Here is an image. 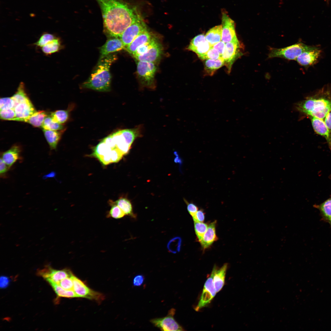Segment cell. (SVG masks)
Listing matches in <instances>:
<instances>
[{
	"label": "cell",
	"mask_w": 331,
	"mask_h": 331,
	"mask_svg": "<svg viewBox=\"0 0 331 331\" xmlns=\"http://www.w3.org/2000/svg\"><path fill=\"white\" fill-rule=\"evenodd\" d=\"M112 202L119 206L125 215L128 216L134 219L136 218V215L133 212L132 204L130 201L127 199L121 197L115 202Z\"/></svg>",
	"instance_id": "27"
},
{
	"label": "cell",
	"mask_w": 331,
	"mask_h": 331,
	"mask_svg": "<svg viewBox=\"0 0 331 331\" xmlns=\"http://www.w3.org/2000/svg\"><path fill=\"white\" fill-rule=\"evenodd\" d=\"M41 127L43 129L53 131L61 130L63 129L62 124L54 121L50 115L45 118Z\"/></svg>",
	"instance_id": "32"
},
{
	"label": "cell",
	"mask_w": 331,
	"mask_h": 331,
	"mask_svg": "<svg viewBox=\"0 0 331 331\" xmlns=\"http://www.w3.org/2000/svg\"><path fill=\"white\" fill-rule=\"evenodd\" d=\"M52 286L54 291L59 297L72 298L78 297L73 290H66L58 284L51 283H49Z\"/></svg>",
	"instance_id": "30"
},
{
	"label": "cell",
	"mask_w": 331,
	"mask_h": 331,
	"mask_svg": "<svg viewBox=\"0 0 331 331\" xmlns=\"http://www.w3.org/2000/svg\"><path fill=\"white\" fill-rule=\"evenodd\" d=\"M205 37L211 47L219 42L222 38V25H217L211 28L207 32Z\"/></svg>",
	"instance_id": "24"
},
{
	"label": "cell",
	"mask_w": 331,
	"mask_h": 331,
	"mask_svg": "<svg viewBox=\"0 0 331 331\" xmlns=\"http://www.w3.org/2000/svg\"><path fill=\"white\" fill-rule=\"evenodd\" d=\"M48 116L47 113L44 111H37L31 116L20 121L29 123L36 127H41L45 118Z\"/></svg>",
	"instance_id": "26"
},
{
	"label": "cell",
	"mask_w": 331,
	"mask_h": 331,
	"mask_svg": "<svg viewBox=\"0 0 331 331\" xmlns=\"http://www.w3.org/2000/svg\"><path fill=\"white\" fill-rule=\"evenodd\" d=\"M162 52V45L158 41L144 54L134 57L137 61L156 63L160 59Z\"/></svg>",
	"instance_id": "15"
},
{
	"label": "cell",
	"mask_w": 331,
	"mask_h": 331,
	"mask_svg": "<svg viewBox=\"0 0 331 331\" xmlns=\"http://www.w3.org/2000/svg\"><path fill=\"white\" fill-rule=\"evenodd\" d=\"M38 274L49 283L58 284L62 280L72 276L73 274L71 270L65 268L61 270L53 269L49 265L39 270Z\"/></svg>",
	"instance_id": "10"
},
{
	"label": "cell",
	"mask_w": 331,
	"mask_h": 331,
	"mask_svg": "<svg viewBox=\"0 0 331 331\" xmlns=\"http://www.w3.org/2000/svg\"><path fill=\"white\" fill-rule=\"evenodd\" d=\"M321 50L316 47L308 46L297 58L296 60L300 65L306 68L316 63L321 53Z\"/></svg>",
	"instance_id": "11"
},
{
	"label": "cell",
	"mask_w": 331,
	"mask_h": 331,
	"mask_svg": "<svg viewBox=\"0 0 331 331\" xmlns=\"http://www.w3.org/2000/svg\"><path fill=\"white\" fill-rule=\"evenodd\" d=\"M10 168L1 158L0 161V173L1 175L5 174L8 170Z\"/></svg>",
	"instance_id": "52"
},
{
	"label": "cell",
	"mask_w": 331,
	"mask_h": 331,
	"mask_svg": "<svg viewBox=\"0 0 331 331\" xmlns=\"http://www.w3.org/2000/svg\"><path fill=\"white\" fill-rule=\"evenodd\" d=\"M116 59V55L112 53L99 59L96 68L82 87L100 92L110 91L111 79L110 68Z\"/></svg>",
	"instance_id": "2"
},
{
	"label": "cell",
	"mask_w": 331,
	"mask_h": 331,
	"mask_svg": "<svg viewBox=\"0 0 331 331\" xmlns=\"http://www.w3.org/2000/svg\"><path fill=\"white\" fill-rule=\"evenodd\" d=\"M224 65L222 57L216 59L207 60L204 65V72L205 75L212 76L219 69Z\"/></svg>",
	"instance_id": "23"
},
{
	"label": "cell",
	"mask_w": 331,
	"mask_h": 331,
	"mask_svg": "<svg viewBox=\"0 0 331 331\" xmlns=\"http://www.w3.org/2000/svg\"><path fill=\"white\" fill-rule=\"evenodd\" d=\"M313 206L319 211L321 220L328 223L331 230V197L321 204Z\"/></svg>",
	"instance_id": "22"
},
{
	"label": "cell",
	"mask_w": 331,
	"mask_h": 331,
	"mask_svg": "<svg viewBox=\"0 0 331 331\" xmlns=\"http://www.w3.org/2000/svg\"><path fill=\"white\" fill-rule=\"evenodd\" d=\"M123 49H125V47L120 37H109L105 43L100 48L99 59Z\"/></svg>",
	"instance_id": "14"
},
{
	"label": "cell",
	"mask_w": 331,
	"mask_h": 331,
	"mask_svg": "<svg viewBox=\"0 0 331 331\" xmlns=\"http://www.w3.org/2000/svg\"><path fill=\"white\" fill-rule=\"evenodd\" d=\"M221 25L222 41L226 43L237 39L234 22L223 11L222 13Z\"/></svg>",
	"instance_id": "12"
},
{
	"label": "cell",
	"mask_w": 331,
	"mask_h": 331,
	"mask_svg": "<svg viewBox=\"0 0 331 331\" xmlns=\"http://www.w3.org/2000/svg\"><path fill=\"white\" fill-rule=\"evenodd\" d=\"M145 280V277L142 274H138L136 275L133 278L132 283L134 286L140 287L143 283Z\"/></svg>",
	"instance_id": "47"
},
{
	"label": "cell",
	"mask_w": 331,
	"mask_h": 331,
	"mask_svg": "<svg viewBox=\"0 0 331 331\" xmlns=\"http://www.w3.org/2000/svg\"><path fill=\"white\" fill-rule=\"evenodd\" d=\"M192 218L194 222H203L205 219L204 211L202 209L198 210Z\"/></svg>",
	"instance_id": "48"
},
{
	"label": "cell",
	"mask_w": 331,
	"mask_h": 331,
	"mask_svg": "<svg viewBox=\"0 0 331 331\" xmlns=\"http://www.w3.org/2000/svg\"><path fill=\"white\" fill-rule=\"evenodd\" d=\"M123 155V154L118 149H112L110 152L112 163L118 162L122 159Z\"/></svg>",
	"instance_id": "45"
},
{
	"label": "cell",
	"mask_w": 331,
	"mask_h": 331,
	"mask_svg": "<svg viewBox=\"0 0 331 331\" xmlns=\"http://www.w3.org/2000/svg\"><path fill=\"white\" fill-rule=\"evenodd\" d=\"M0 118L3 120H13L16 116L13 109L0 110Z\"/></svg>",
	"instance_id": "42"
},
{
	"label": "cell",
	"mask_w": 331,
	"mask_h": 331,
	"mask_svg": "<svg viewBox=\"0 0 331 331\" xmlns=\"http://www.w3.org/2000/svg\"><path fill=\"white\" fill-rule=\"evenodd\" d=\"M146 30V24L139 16L124 31L120 37L125 49L138 36Z\"/></svg>",
	"instance_id": "8"
},
{
	"label": "cell",
	"mask_w": 331,
	"mask_h": 331,
	"mask_svg": "<svg viewBox=\"0 0 331 331\" xmlns=\"http://www.w3.org/2000/svg\"><path fill=\"white\" fill-rule=\"evenodd\" d=\"M216 222L211 223L202 239L200 242L203 248L205 249L208 248L217 239L215 231Z\"/></svg>",
	"instance_id": "20"
},
{
	"label": "cell",
	"mask_w": 331,
	"mask_h": 331,
	"mask_svg": "<svg viewBox=\"0 0 331 331\" xmlns=\"http://www.w3.org/2000/svg\"><path fill=\"white\" fill-rule=\"evenodd\" d=\"M50 116L54 121L63 124L65 123L68 119L69 110H56L51 112Z\"/></svg>",
	"instance_id": "31"
},
{
	"label": "cell",
	"mask_w": 331,
	"mask_h": 331,
	"mask_svg": "<svg viewBox=\"0 0 331 331\" xmlns=\"http://www.w3.org/2000/svg\"><path fill=\"white\" fill-rule=\"evenodd\" d=\"M13 109L16 116L13 120L19 121L29 117L37 111L30 100L18 104Z\"/></svg>",
	"instance_id": "16"
},
{
	"label": "cell",
	"mask_w": 331,
	"mask_h": 331,
	"mask_svg": "<svg viewBox=\"0 0 331 331\" xmlns=\"http://www.w3.org/2000/svg\"><path fill=\"white\" fill-rule=\"evenodd\" d=\"M202 60L216 59L222 57L219 52L212 47L204 55L198 56Z\"/></svg>",
	"instance_id": "39"
},
{
	"label": "cell",
	"mask_w": 331,
	"mask_h": 331,
	"mask_svg": "<svg viewBox=\"0 0 331 331\" xmlns=\"http://www.w3.org/2000/svg\"><path fill=\"white\" fill-rule=\"evenodd\" d=\"M295 108L301 113L323 120L331 109V95L329 90H321L297 103Z\"/></svg>",
	"instance_id": "3"
},
{
	"label": "cell",
	"mask_w": 331,
	"mask_h": 331,
	"mask_svg": "<svg viewBox=\"0 0 331 331\" xmlns=\"http://www.w3.org/2000/svg\"><path fill=\"white\" fill-rule=\"evenodd\" d=\"M175 312V310L172 308L169 310L166 316L153 318L150 321L155 327L162 331H184L183 327L174 318Z\"/></svg>",
	"instance_id": "9"
},
{
	"label": "cell",
	"mask_w": 331,
	"mask_h": 331,
	"mask_svg": "<svg viewBox=\"0 0 331 331\" xmlns=\"http://www.w3.org/2000/svg\"><path fill=\"white\" fill-rule=\"evenodd\" d=\"M60 40L58 37L50 42L41 48L42 52L46 55H49L59 51L62 48Z\"/></svg>",
	"instance_id": "28"
},
{
	"label": "cell",
	"mask_w": 331,
	"mask_h": 331,
	"mask_svg": "<svg viewBox=\"0 0 331 331\" xmlns=\"http://www.w3.org/2000/svg\"><path fill=\"white\" fill-rule=\"evenodd\" d=\"M308 45L298 42L286 47L276 48H271L268 55V58L279 57L290 60H296L299 56Z\"/></svg>",
	"instance_id": "5"
},
{
	"label": "cell",
	"mask_w": 331,
	"mask_h": 331,
	"mask_svg": "<svg viewBox=\"0 0 331 331\" xmlns=\"http://www.w3.org/2000/svg\"><path fill=\"white\" fill-rule=\"evenodd\" d=\"M14 103L11 97L1 98L0 100V110L13 109Z\"/></svg>",
	"instance_id": "40"
},
{
	"label": "cell",
	"mask_w": 331,
	"mask_h": 331,
	"mask_svg": "<svg viewBox=\"0 0 331 331\" xmlns=\"http://www.w3.org/2000/svg\"><path fill=\"white\" fill-rule=\"evenodd\" d=\"M11 97L14 102V108L19 104L30 100L25 92V84L23 82L20 83L17 91Z\"/></svg>",
	"instance_id": "29"
},
{
	"label": "cell",
	"mask_w": 331,
	"mask_h": 331,
	"mask_svg": "<svg viewBox=\"0 0 331 331\" xmlns=\"http://www.w3.org/2000/svg\"><path fill=\"white\" fill-rule=\"evenodd\" d=\"M72 276L62 280L58 284L65 290H73L74 285Z\"/></svg>",
	"instance_id": "44"
},
{
	"label": "cell",
	"mask_w": 331,
	"mask_h": 331,
	"mask_svg": "<svg viewBox=\"0 0 331 331\" xmlns=\"http://www.w3.org/2000/svg\"><path fill=\"white\" fill-rule=\"evenodd\" d=\"M309 117L314 131L325 138L331 150V131L327 127L322 120L314 117Z\"/></svg>",
	"instance_id": "17"
},
{
	"label": "cell",
	"mask_w": 331,
	"mask_h": 331,
	"mask_svg": "<svg viewBox=\"0 0 331 331\" xmlns=\"http://www.w3.org/2000/svg\"><path fill=\"white\" fill-rule=\"evenodd\" d=\"M45 137L51 150L56 149L63 130L53 131L43 129Z\"/></svg>",
	"instance_id": "25"
},
{
	"label": "cell",
	"mask_w": 331,
	"mask_h": 331,
	"mask_svg": "<svg viewBox=\"0 0 331 331\" xmlns=\"http://www.w3.org/2000/svg\"><path fill=\"white\" fill-rule=\"evenodd\" d=\"M324 122L327 127L331 131V109L325 117Z\"/></svg>",
	"instance_id": "53"
},
{
	"label": "cell",
	"mask_w": 331,
	"mask_h": 331,
	"mask_svg": "<svg viewBox=\"0 0 331 331\" xmlns=\"http://www.w3.org/2000/svg\"><path fill=\"white\" fill-rule=\"evenodd\" d=\"M73 290L78 297H82L93 300L100 302L105 298L103 294L96 292L89 288L79 278L74 275L72 276Z\"/></svg>",
	"instance_id": "7"
},
{
	"label": "cell",
	"mask_w": 331,
	"mask_h": 331,
	"mask_svg": "<svg viewBox=\"0 0 331 331\" xmlns=\"http://www.w3.org/2000/svg\"><path fill=\"white\" fill-rule=\"evenodd\" d=\"M158 42V40L154 37L149 41L138 47L133 56L135 57L144 54Z\"/></svg>",
	"instance_id": "35"
},
{
	"label": "cell",
	"mask_w": 331,
	"mask_h": 331,
	"mask_svg": "<svg viewBox=\"0 0 331 331\" xmlns=\"http://www.w3.org/2000/svg\"><path fill=\"white\" fill-rule=\"evenodd\" d=\"M21 149L17 145H14L9 149L2 153L1 158L10 168L20 158Z\"/></svg>",
	"instance_id": "21"
},
{
	"label": "cell",
	"mask_w": 331,
	"mask_h": 331,
	"mask_svg": "<svg viewBox=\"0 0 331 331\" xmlns=\"http://www.w3.org/2000/svg\"><path fill=\"white\" fill-rule=\"evenodd\" d=\"M56 37L54 34L47 32H44L34 44L37 47L41 48Z\"/></svg>",
	"instance_id": "37"
},
{
	"label": "cell",
	"mask_w": 331,
	"mask_h": 331,
	"mask_svg": "<svg viewBox=\"0 0 331 331\" xmlns=\"http://www.w3.org/2000/svg\"><path fill=\"white\" fill-rule=\"evenodd\" d=\"M242 46L238 38L226 43L222 58L229 73L236 60L242 55Z\"/></svg>",
	"instance_id": "6"
},
{
	"label": "cell",
	"mask_w": 331,
	"mask_h": 331,
	"mask_svg": "<svg viewBox=\"0 0 331 331\" xmlns=\"http://www.w3.org/2000/svg\"><path fill=\"white\" fill-rule=\"evenodd\" d=\"M180 238L175 237L171 239L168 242L167 247L169 251L175 253L179 251L180 247Z\"/></svg>",
	"instance_id": "41"
},
{
	"label": "cell",
	"mask_w": 331,
	"mask_h": 331,
	"mask_svg": "<svg viewBox=\"0 0 331 331\" xmlns=\"http://www.w3.org/2000/svg\"><path fill=\"white\" fill-rule=\"evenodd\" d=\"M10 282V279L8 277L2 276L0 277V287L1 288L4 289L8 286Z\"/></svg>",
	"instance_id": "51"
},
{
	"label": "cell",
	"mask_w": 331,
	"mask_h": 331,
	"mask_svg": "<svg viewBox=\"0 0 331 331\" xmlns=\"http://www.w3.org/2000/svg\"><path fill=\"white\" fill-rule=\"evenodd\" d=\"M102 12L104 30L109 37H120L139 16L122 0H96Z\"/></svg>",
	"instance_id": "1"
},
{
	"label": "cell",
	"mask_w": 331,
	"mask_h": 331,
	"mask_svg": "<svg viewBox=\"0 0 331 331\" xmlns=\"http://www.w3.org/2000/svg\"><path fill=\"white\" fill-rule=\"evenodd\" d=\"M111 149L101 140L93 149L91 155L98 158L111 152Z\"/></svg>",
	"instance_id": "34"
},
{
	"label": "cell",
	"mask_w": 331,
	"mask_h": 331,
	"mask_svg": "<svg viewBox=\"0 0 331 331\" xmlns=\"http://www.w3.org/2000/svg\"><path fill=\"white\" fill-rule=\"evenodd\" d=\"M226 43L221 40L216 44L212 46V47L216 50L219 53L220 56L222 57Z\"/></svg>",
	"instance_id": "50"
},
{
	"label": "cell",
	"mask_w": 331,
	"mask_h": 331,
	"mask_svg": "<svg viewBox=\"0 0 331 331\" xmlns=\"http://www.w3.org/2000/svg\"><path fill=\"white\" fill-rule=\"evenodd\" d=\"M153 37L147 29L138 36L125 49L133 55L138 47L149 41Z\"/></svg>",
	"instance_id": "19"
},
{
	"label": "cell",
	"mask_w": 331,
	"mask_h": 331,
	"mask_svg": "<svg viewBox=\"0 0 331 331\" xmlns=\"http://www.w3.org/2000/svg\"><path fill=\"white\" fill-rule=\"evenodd\" d=\"M110 152L98 158L97 159L104 165H107L109 164L112 163Z\"/></svg>",
	"instance_id": "49"
},
{
	"label": "cell",
	"mask_w": 331,
	"mask_h": 331,
	"mask_svg": "<svg viewBox=\"0 0 331 331\" xmlns=\"http://www.w3.org/2000/svg\"><path fill=\"white\" fill-rule=\"evenodd\" d=\"M208 226L203 222H194L195 233L199 242L202 239L206 232Z\"/></svg>",
	"instance_id": "38"
},
{
	"label": "cell",
	"mask_w": 331,
	"mask_h": 331,
	"mask_svg": "<svg viewBox=\"0 0 331 331\" xmlns=\"http://www.w3.org/2000/svg\"><path fill=\"white\" fill-rule=\"evenodd\" d=\"M227 267V264L225 263L220 268H218L216 266L213 268L211 274L213 276L214 284L217 293L221 290L224 284Z\"/></svg>",
	"instance_id": "18"
},
{
	"label": "cell",
	"mask_w": 331,
	"mask_h": 331,
	"mask_svg": "<svg viewBox=\"0 0 331 331\" xmlns=\"http://www.w3.org/2000/svg\"><path fill=\"white\" fill-rule=\"evenodd\" d=\"M204 288L209 291L213 297L215 296L217 292L214 286L213 277L211 274L205 282Z\"/></svg>",
	"instance_id": "43"
},
{
	"label": "cell",
	"mask_w": 331,
	"mask_h": 331,
	"mask_svg": "<svg viewBox=\"0 0 331 331\" xmlns=\"http://www.w3.org/2000/svg\"><path fill=\"white\" fill-rule=\"evenodd\" d=\"M185 201L187 204V210L192 217L198 211V208L194 204L192 203H188L185 200Z\"/></svg>",
	"instance_id": "46"
},
{
	"label": "cell",
	"mask_w": 331,
	"mask_h": 331,
	"mask_svg": "<svg viewBox=\"0 0 331 331\" xmlns=\"http://www.w3.org/2000/svg\"><path fill=\"white\" fill-rule=\"evenodd\" d=\"M211 47L206 40L205 35L200 34L192 40L187 49L194 52L198 56L205 54Z\"/></svg>",
	"instance_id": "13"
},
{
	"label": "cell",
	"mask_w": 331,
	"mask_h": 331,
	"mask_svg": "<svg viewBox=\"0 0 331 331\" xmlns=\"http://www.w3.org/2000/svg\"><path fill=\"white\" fill-rule=\"evenodd\" d=\"M330 179H331V176H330Z\"/></svg>",
	"instance_id": "54"
},
{
	"label": "cell",
	"mask_w": 331,
	"mask_h": 331,
	"mask_svg": "<svg viewBox=\"0 0 331 331\" xmlns=\"http://www.w3.org/2000/svg\"><path fill=\"white\" fill-rule=\"evenodd\" d=\"M137 72L140 84L144 87L154 89V76L157 67L153 63L137 61Z\"/></svg>",
	"instance_id": "4"
},
{
	"label": "cell",
	"mask_w": 331,
	"mask_h": 331,
	"mask_svg": "<svg viewBox=\"0 0 331 331\" xmlns=\"http://www.w3.org/2000/svg\"><path fill=\"white\" fill-rule=\"evenodd\" d=\"M109 204L111 206L110 210L107 215V218H112L116 219H121L125 215V214L116 205L113 204L112 201H110Z\"/></svg>",
	"instance_id": "36"
},
{
	"label": "cell",
	"mask_w": 331,
	"mask_h": 331,
	"mask_svg": "<svg viewBox=\"0 0 331 331\" xmlns=\"http://www.w3.org/2000/svg\"><path fill=\"white\" fill-rule=\"evenodd\" d=\"M213 298L209 291L204 288L199 303L195 308L196 310L198 311L206 306L211 302Z\"/></svg>",
	"instance_id": "33"
}]
</instances>
